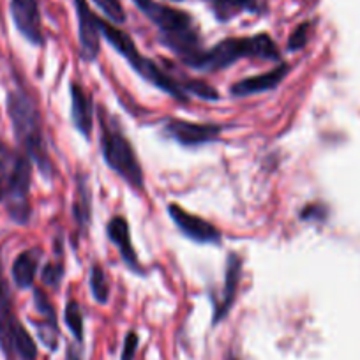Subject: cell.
<instances>
[{"label": "cell", "mask_w": 360, "mask_h": 360, "mask_svg": "<svg viewBox=\"0 0 360 360\" xmlns=\"http://www.w3.org/2000/svg\"><path fill=\"white\" fill-rule=\"evenodd\" d=\"M161 34V43L186 65L203 51L202 37L191 15L155 0H133Z\"/></svg>", "instance_id": "obj_1"}, {"label": "cell", "mask_w": 360, "mask_h": 360, "mask_svg": "<svg viewBox=\"0 0 360 360\" xmlns=\"http://www.w3.org/2000/svg\"><path fill=\"white\" fill-rule=\"evenodd\" d=\"M6 105H8V115L16 141L22 145L27 158L39 166L41 173L44 176H50L51 161L48 155L43 124H41V115L36 103L30 99L27 92L16 89L8 94Z\"/></svg>", "instance_id": "obj_2"}, {"label": "cell", "mask_w": 360, "mask_h": 360, "mask_svg": "<svg viewBox=\"0 0 360 360\" xmlns=\"http://www.w3.org/2000/svg\"><path fill=\"white\" fill-rule=\"evenodd\" d=\"M32 165L22 152L0 143V198L6 202L8 214L16 224H27L32 214L30 207Z\"/></svg>", "instance_id": "obj_3"}, {"label": "cell", "mask_w": 360, "mask_h": 360, "mask_svg": "<svg viewBox=\"0 0 360 360\" xmlns=\"http://www.w3.org/2000/svg\"><path fill=\"white\" fill-rule=\"evenodd\" d=\"M242 58L279 62L281 53L269 34H256L251 37H228L210 50H203L202 53L196 55L188 65L198 71H219V69L230 68L231 64Z\"/></svg>", "instance_id": "obj_4"}, {"label": "cell", "mask_w": 360, "mask_h": 360, "mask_svg": "<svg viewBox=\"0 0 360 360\" xmlns=\"http://www.w3.org/2000/svg\"><path fill=\"white\" fill-rule=\"evenodd\" d=\"M99 29H101V36L129 62L131 68L145 79V82L152 83L155 89L162 90L166 94L172 96L173 99H176L179 103H188L189 96L188 92L182 86V82L173 76H169L168 72L162 71L154 60L147 58L145 55H141V51L138 50L136 44L133 43L129 34H126L124 30L117 29L115 25H112L106 20L99 18Z\"/></svg>", "instance_id": "obj_5"}, {"label": "cell", "mask_w": 360, "mask_h": 360, "mask_svg": "<svg viewBox=\"0 0 360 360\" xmlns=\"http://www.w3.org/2000/svg\"><path fill=\"white\" fill-rule=\"evenodd\" d=\"M101 122V148L108 168H112L117 175L136 191H141L145 186L143 169L136 158L133 145L127 140L126 134L119 127L113 117H108L105 110L99 112Z\"/></svg>", "instance_id": "obj_6"}, {"label": "cell", "mask_w": 360, "mask_h": 360, "mask_svg": "<svg viewBox=\"0 0 360 360\" xmlns=\"http://www.w3.org/2000/svg\"><path fill=\"white\" fill-rule=\"evenodd\" d=\"M162 131L182 147H200L219 140L223 127L217 124H198L168 117L161 122Z\"/></svg>", "instance_id": "obj_7"}, {"label": "cell", "mask_w": 360, "mask_h": 360, "mask_svg": "<svg viewBox=\"0 0 360 360\" xmlns=\"http://www.w3.org/2000/svg\"><path fill=\"white\" fill-rule=\"evenodd\" d=\"M78 18V39H79V55L83 60L94 62L101 50V29H99V18L90 11L86 0H72Z\"/></svg>", "instance_id": "obj_8"}, {"label": "cell", "mask_w": 360, "mask_h": 360, "mask_svg": "<svg viewBox=\"0 0 360 360\" xmlns=\"http://www.w3.org/2000/svg\"><path fill=\"white\" fill-rule=\"evenodd\" d=\"M168 214L175 226L180 230V233L186 235L189 240L196 242V244H219V230L209 221L202 219L196 214L188 212L184 207L175 205V203L168 207Z\"/></svg>", "instance_id": "obj_9"}, {"label": "cell", "mask_w": 360, "mask_h": 360, "mask_svg": "<svg viewBox=\"0 0 360 360\" xmlns=\"http://www.w3.org/2000/svg\"><path fill=\"white\" fill-rule=\"evenodd\" d=\"M9 11L18 32L34 46H43L44 34L37 0H11Z\"/></svg>", "instance_id": "obj_10"}, {"label": "cell", "mask_w": 360, "mask_h": 360, "mask_svg": "<svg viewBox=\"0 0 360 360\" xmlns=\"http://www.w3.org/2000/svg\"><path fill=\"white\" fill-rule=\"evenodd\" d=\"M242 278V259L240 256L231 252L228 256L226 262V270H224V288L221 293V300L217 302L216 311H214V325H217L219 321H223L228 316V313L233 307L235 299H237L238 285H240Z\"/></svg>", "instance_id": "obj_11"}, {"label": "cell", "mask_w": 360, "mask_h": 360, "mask_svg": "<svg viewBox=\"0 0 360 360\" xmlns=\"http://www.w3.org/2000/svg\"><path fill=\"white\" fill-rule=\"evenodd\" d=\"M290 65L281 64L278 68L270 69V71L263 72V75L249 76V78L240 79L235 85H231L230 92L231 96H238V98H245V96H255L259 92H269V90H274L281 85L283 79L288 76Z\"/></svg>", "instance_id": "obj_12"}, {"label": "cell", "mask_w": 360, "mask_h": 360, "mask_svg": "<svg viewBox=\"0 0 360 360\" xmlns=\"http://www.w3.org/2000/svg\"><path fill=\"white\" fill-rule=\"evenodd\" d=\"M71 92V120L75 124L76 131L82 133L89 140L94 127V101L85 90V86L72 82L69 85Z\"/></svg>", "instance_id": "obj_13"}, {"label": "cell", "mask_w": 360, "mask_h": 360, "mask_svg": "<svg viewBox=\"0 0 360 360\" xmlns=\"http://www.w3.org/2000/svg\"><path fill=\"white\" fill-rule=\"evenodd\" d=\"M34 306H36L37 313L41 314V320L34 321V327H36L37 335H39V341L43 342L48 349L55 352V349L58 348L60 332H58L57 314H55L53 306H51L48 297L44 295L41 290H36V293H34Z\"/></svg>", "instance_id": "obj_14"}, {"label": "cell", "mask_w": 360, "mask_h": 360, "mask_svg": "<svg viewBox=\"0 0 360 360\" xmlns=\"http://www.w3.org/2000/svg\"><path fill=\"white\" fill-rule=\"evenodd\" d=\"M106 233H108L110 242L119 249L120 256H122L127 269H131L133 272H143L140 259H138L136 256V251H134L133 248L129 223H127L126 217L122 216L112 217V219L108 221V226H106Z\"/></svg>", "instance_id": "obj_15"}, {"label": "cell", "mask_w": 360, "mask_h": 360, "mask_svg": "<svg viewBox=\"0 0 360 360\" xmlns=\"http://www.w3.org/2000/svg\"><path fill=\"white\" fill-rule=\"evenodd\" d=\"M41 256H43L41 249L32 248L20 252V255L16 256L15 262H13L11 276H13V281H15V285L18 286L20 290H27L34 285L37 269H39Z\"/></svg>", "instance_id": "obj_16"}, {"label": "cell", "mask_w": 360, "mask_h": 360, "mask_svg": "<svg viewBox=\"0 0 360 360\" xmlns=\"http://www.w3.org/2000/svg\"><path fill=\"white\" fill-rule=\"evenodd\" d=\"M217 22L226 23L242 13L258 11V0H207Z\"/></svg>", "instance_id": "obj_17"}, {"label": "cell", "mask_w": 360, "mask_h": 360, "mask_svg": "<svg viewBox=\"0 0 360 360\" xmlns=\"http://www.w3.org/2000/svg\"><path fill=\"white\" fill-rule=\"evenodd\" d=\"M15 309H13L11 292L4 276V265H2V252H0V339L4 338L16 323H18Z\"/></svg>", "instance_id": "obj_18"}, {"label": "cell", "mask_w": 360, "mask_h": 360, "mask_svg": "<svg viewBox=\"0 0 360 360\" xmlns=\"http://www.w3.org/2000/svg\"><path fill=\"white\" fill-rule=\"evenodd\" d=\"M90 205H92V198H90L89 182H86V176L83 173H78L72 214H75L76 223H78V226H82V230H86L90 224Z\"/></svg>", "instance_id": "obj_19"}, {"label": "cell", "mask_w": 360, "mask_h": 360, "mask_svg": "<svg viewBox=\"0 0 360 360\" xmlns=\"http://www.w3.org/2000/svg\"><path fill=\"white\" fill-rule=\"evenodd\" d=\"M90 292L98 304L105 306L110 300V283L101 265L94 263L90 269Z\"/></svg>", "instance_id": "obj_20"}, {"label": "cell", "mask_w": 360, "mask_h": 360, "mask_svg": "<svg viewBox=\"0 0 360 360\" xmlns=\"http://www.w3.org/2000/svg\"><path fill=\"white\" fill-rule=\"evenodd\" d=\"M64 320L68 328L71 330V334L75 335L76 341L83 342V313L82 307H79V304L76 300H69L65 304Z\"/></svg>", "instance_id": "obj_21"}, {"label": "cell", "mask_w": 360, "mask_h": 360, "mask_svg": "<svg viewBox=\"0 0 360 360\" xmlns=\"http://www.w3.org/2000/svg\"><path fill=\"white\" fill-rule=\"evenodd\" d=\"M182 86L188 92V96H196L200 99H205V101H217L219 99V94H217V90L214 89L212 85L209 83L202 82V79H191L186 78L182 82Z\"/></svg>", "instance_id": "obj_22"}, {"label": "cell", "mask_w": 360, "mask_h": 360, "mask_svg": "<svg viewBox=\"0 0 360 360\" xmlns=\"http://www.w3.org/2000/svg\"><path fill=\"white\" fill-rule=\"evenodd\" d=\"M96 6L105 13L106 18L113 23L126 22V11H124L120 0H94Z\"/></svg>", "instance_id": "obj_23"}, {"label": "cell", "mask_w": 360, "mask_h": 360, "mask_svg": "<svg viewBox=\"0 0 360 360\" xmlns=\"http://www.w3.org/2000/svg\"><path fill=\"white\" fill-rule=\"evenodd\" d=\"M62 278H64V266L60 263H48L46 266L41 272V279H43L44 285L51 286V288H57L60 285Z\"/></svg>", "instance_id": "obj_24"}, {"label": "cell", "mask_w": 360, "mask_h": 360, "mask_svg": "<svg viewBox=\"0 0 360 360\" xmlns=\"http://www.w3.org/2000/svg\"><path fill=\"white\" fill-rule=\"evenodd\" d=\"M309 30H311V23H302L300 27H297L295 32L292 34V37H290V41H288L290 50L297 51V50H300V48L306 46L307 37H309Z\"/></svg>", "instance_id": "obj_25"}, {"label": "cell", "mask_w": 360, "mask_h": 360, "mask_svg": "<svg viewBox=\"0 0 360 360\" xmlns=\"http://www.w3.org/2000/svg\"><path fill=\"white\" fill-rule=\"evenodd\" d=\"M138 335L134 332H129L124 339V348H122V356L120 360H134V355H136V349H138Z\"/></svg>", "instance_id": "obj_26"}, {"label": "cell", "mask_w": 360, "mask_h": 360, "mask_svg": "<svg viewBox=\"0 0 360 360\" xmlns=\"http://www.w3.org/2000/svg\"><path fill=\"white\" fill-rule=\"evenodd\" d=\"M65 360H82V355H79V352L75 348V346H69Z\"/></svg>", "instance_id": "obj_27"}, {"label": "cell", "mask_w": 360, "mask_h": 360, "mask_svg": "<svg viewBox=\"0 0 360 360\" xmlns=\"http://www.w3.org/2000/svg\"><path fill=\"white\" fill-rule=\"evenodd\" d=\"M226 360H238V359H237V356H235V355H230Z\"/></svg>", "instance_id": "obj_28"}, {"label": "cell", "mask_w": 360, "mask_h": 360, "mask_svg": "<svg viewBox=\"0 0 360 360\" xmlns=\"http://www.w3.org/2000/svg\"><path fill=\"white\" fill-rule=\"evenodd\" d=\"M0 203H2V198H0Z\"/></svg>", "instance_id": "obj_29"}, {"label": "cell", "mask_w": 360, "mask_h": 360, "mask_svg": "<svg viewBox=\"0 0 360 360\" xmlns=\"http://www.w3.org/2000/svg\"><path fill=\"white\" fill-rule=\"evenodd\" d=\"M175 2H180V0H175Z\"/></svg>", "instance_id": "obj_30"}]
</instances>
